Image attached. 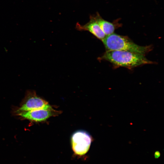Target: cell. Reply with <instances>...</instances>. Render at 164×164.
<instances>
[{
    "instance_id": "obj_6",
    "label": "cell",
    "mask_w": 164,
    "mask_h": 164,
    "mask_svg": "<svg viewBox=\"0 0 164 164\" xmlns=\"http://www.w3.org/2000/svg\"><path fill=\"white\" fill-rule=\"evenodd\" d=\"M89 22L84 25L77 23L76 28L79 30L88 31L97 39L103 40L106 36L96 21L94 16H91Z\"/></svg>"
},
{
    "instance_id": "obj_7",
    "label": "cell",
    "mask_w": 164,
    "mask_h": 164,
    "mask_svg": "<svg viewBox=\"0 0 164 164\" xmlns=\"http://www.w3.org/2000/svg\"><path fill=\"white\" fill-rule=\"evenodd\" d=\"M95 19L106 36L114 33V31L120 27L121 24L118 23L119 19L111 22L103 19L98 13L94 16Z\"/></svg>"
},
{
    "instance_id": "obj_5",
    "label": "cell",
    "mask_w": 164,
    "mask_h": 164,
    "mask_svg": "<svg viewBox=\"0 0 164 164\" xmlns=\"http://www.w3.org/2000/svg\"><path fill=\"white\" fill-rule=\"evenodd\" d=\"M60 112L56 110L51 107L47 108H42L24 111L18 115L27 119L36 122L45 121L52 116L59 114Z\"/></svg>"
},
{
    "instance_id": "obj_3",
    "label": "cell",
    "mask_w": 164,
    "mask_h": 164,
    "mask_svg": "<svg viewBox=\"0 0 164 164\" xmlns=\"http://www.w3.org/2000/svg\"><path fill=\"white\" fill-rule=\"evenodd\" d=\"M92 141L91 136L86 132L79 131L74 132L71 138L72 148L77 156L85 155L88 152Z\"/></svg>"
},
{
    "instance_id": "obj_1",
    "label": "cell",
    "mask_w": 164,
    "mask_h": 164,
    "mask_svg": "<svg viewBox=\"0 0 164 164\" xmlns=\"http://www.w3.org/2000/svg\"><path fill=\"white\" fill-rule=\"evenodd\" d=\"M98 59L108 61L117 67L129 69L153 63L144 55L121 50L106 51Z\"/></svg>"
},
{
    "instance_id": "obj_4",
    "label": "cell",
    "mask_w": 164,
    "mask_h": 164,
    "mask_svg": "<svg viewBox=\"0 0 164 164\" xmlns=\"http://www.w3.org/2000/svg\"><path fill=\"white\" fill-rule=\"evenodd\" d=\"M51 107L48 102L38 97L33 91H28L22 104L17 110L18 113L24 111L42 109Z\"/></svg>"
},
{
    "instance_id": "obj_2",
    "label": "cell",
    "mask_w": 164,
    "mask_h": 164,
    "mask_svg": "<svg viewBox=\"0 0 164 164\" xmlns=\"http://www.w3.org/2000/svg\"><path fill=\"white\" fill-rule=\"evenodd\" d=\"M101 41L106 51H125L145 55L152 49V46L138 45L127 36L114 33L106 36Z\"/></svg>"
}]
</instances>
